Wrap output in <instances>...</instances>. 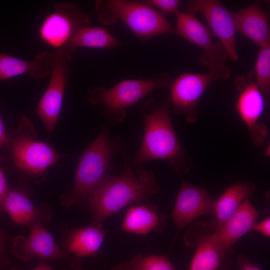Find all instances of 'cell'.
Here are the masks:
<instances>
[{
	"mask_svg": "<svg viewBox=\"0 0 270 270\" xmlns=\"http://www.w3.org/2000/svg\"><path fill=\"white\" fill-rule=\"evenodd\" d=\"M154 172L143 170L137 174L126 167L119 176H110L88 198L94 222L102 224L108 216L132 202H144L156 193Z\"/></svg>",
	"mask_w": 270,
	"mask_h": 270,
	"instance_id": "obj_2",
	"label": "cell"
},
{
	"mask_svg": "<svg viewBox=\"0 0 270 270\" xmlns=\"http://www.w3.org/2000/svg\"><path fill=\"white\" fill-rule=\"evenodd\" d=\"M8 192V190L6 180L4 174L0 168V212H4V202Z\"/></svg>",
	"mask_w": 270,
	"mask_h": 270,
	"instance_id": "obj_28",
	"label": "cell"
},
{
	"mask_svg": "<svg viewBox=\"0 0 270 270\" xmlns=\"http://www.w3.org/2000/svg\"><path fill=\"white\" fill-rule=\"evenodd\" d=\"M36 138L30 120L24 116L8 142L15 166L33 176L41 174L62 156L48 143Z\"/></svg>",
	"mask_w": 270,
	"mask_h": 270,
	"instance_id": "obj_6",
	"label": "cell"
},
{
	"mask_svg": "<svg viewBox=\"0 0 270 270\" xmlns=\"http://www.w3.org/2000/svg\"><path fill=\"white\" fill-rule=\"evenodd\" d=\"M121 44V41L106 28L88 26L80 28L75 34L68 48L74 51L78 47L108 48Z\"/></svg>",
	"mask_w": 270,
	"mask_h": 270,
	"instance_id": "obj_23",
	"label": "cell"
},
{
	"mask_svg": "<svg viewBox=\"0 0 270 270\" xmlns=\"http://www.w3.org/2000/svg\"><path fill=\"white\" fill-rule=\"evenodd\" d=\"M61 53V50L43 52L32 60L0 53V81L26 73L34 78H44L51 74Z\"/></svg>",
	"mask_w": 270,
	"mask_h": 270,
	"instance_id": "obj_15",
	"label": "cell"
},
{
	"mask_svg": "<svg viewBox=\"0 0 270 270\" xmlns=\"http://www.w3.org/2000/svg\"><path fill=\"white\" fill-rule=\"evenodd\" d=\"M126 264L131 270H176L168 258L164 256L139 254Z\"/></svg>",
	"mask_w": 270,
	"mask_h": 270,
	"instance_id": "obj_25",
	"label": "cell"
},
{
	"mask_svg": "<svg viewBox=\"0 0 270 270\" xmlns=\"http://www.w3.org/2000/svg\"><path fill=\"white\" fill-rule=\"evenodd\" d=\"M90 24L88 14L76 6L58 2L54 4V12L43 21L38 33L43 42L56 50L69 48L75 34Z\"/></svg>",
	"mask_w": 270,
	"mask_h": 270,
	"instance_id": "obj_8",
	"label": "cell"
},
{
	"mask_svg": "<svg viewBox=\"0 0 270 270\" xmlns=\"http://www.w3.org/2000/svg\"><path fill=\"white\" fill-rule=\"evenodd\" d=\"M170 102L166 100L158 104L150 99L140 106L144 135L134 160L138 164L153 160H168L174 172L184 174L188 170L190 162L172 122Z\"/></svg>",
	"mask_w": 270,
	"mask_h": 270,
	"instance_id": "obj_1",
	"label": "cell"
},
{
	"mask_svg": "<svg viewBox=\"0 0 270 270\" xmlns=\"http://www.w3.org/2000/svg\"><path fill=\"white\" fill-rule=\"evenodd\" d=\"M214 202L205 188L182 180L172 214L178 232L201 216L212 214Z\"/></svg>",
	"mask_w": 270,
	"mask_h": 270,
	"instance_id": "obj_13",
	"label": "cell"
},
{
	"mask_svg": "<svg viewBox=\"0 0 270 270\" xmlns=\"http://www.w3.org/2000/svg\"><path fill=\"white\" fill-rule=\"evenodd\" d=\"M8 140V136L7 135L2 121L0 117V148Z\"/></svg>",
	"mask_w": 270,
	"mask_h": 270,
	"instance_id": "obj_30",
	"label": "cell"
},
{
	"mask_svg": "<svg viewBox=\"0 0 270 270\" xmlns=\"http://www.w3.org/2000/svg\"><path fill=\"white\" fill-rule=\"evenodd\" d=\"M60 50L62 53L51 74L48 86L35 110L48 134L54 130L58 118L69 75L68 64L72 59L71 52Z\"/></svg>",
	"mask_w": 270,
	"mask_h": 270,
	"instance_id": "obj_11",
	"label": "cell"
},
{
	"mask_svg": "<svg viewBox=\"0 0 270 270\" xmlns=\"http://www.w3.org/2000/svg\"><path fill=\"white\" fill-rule=\"evenodd\" d=\"M112 270H131L130 269L126 264H121L120 265H118V266L114 268Z\"/></svg>",
	"mask_w": 270,
	"mask_h": 270,
	"instance_id": "obj_32",
	"label": "cell"
},
{
	"mask_svg": "<svg viewBox=\"0 0 270 270\" xmlns=\"http://www.w3.org/2000/svg\"><path fill=\"white\" fill-rule=\"evenodd\" d=\"M256 186L250 182H238L228 187L220 196L214 200L212 223L214 230L218 229L240 207L243 202L256 190Z\"/></svg>",
	"mask_w": 270,
	"mask_h": 270,
	"instance_id": "obj_18",
	"label": "cell"
},
{
	"mask_svg": "<svg viewBox=\"0 0 270 270\" xmlns=\"http://www.w3.org/2000/svg\"><path fill=\"white\" fill-rule=\"evenodd\" d=\"M143 2L152 7L155 6L163 12L169 14H176L180 3L178 0H146Z\"/></svg>",
	"mask_w": 270,
	"mask_h": 270,
	"instance_id": "obj_26",
	"label": "cell"
},
{
	"mask_svg": "<svg viewBox=\"0 0 270 270\" xmlns=\"http://www.w3.org/2000/svg\"><path fill=\"white\" fill-rule=\"evenodd\" d=\"M95 8L100 22L110 26L118 21L126 24L140 40L174 33L164 14L144 2L98 0Z\"/></svg>",
	"mask_w": 270,
	"mask_h": 270,
	"instance_id": "obj_3",
	"label": "cell"
},
{
	"mask_svg": "<svg viewBox=\"0 0 270 270\" xmlns=\"http://www.w3.org/2000/svg\"><path fill=\"white\" fill-rule=\"evenodd\" d=\"M229 253L222 248L210 234L204 236L198 241L189 270H218Z\"/></svg>",
	"mask_w": 270,
	"mask_h": 270,
	"instance_id": "obj_22",
	"label": "cell"
},
{
	"mask_svg": "<svg viewBox=\"0 0 270 270\" xmlns=\"http://www.w3.org/2000/svg\"><path fill=\"white\" fill-rule=\"evenodd\" d=\"M260 233L267 238L270 236V218L266 217L259 222H256L253 226L252 230Z\"/></svg>",
	"mask_w": 270,
	"mask_h": 270,
	"instance_id": "obj_27",
	"label": "cell"
},
{
	"mask_svg": "<svg viewBox=\"0 0 270 270\" xmlns=\"http://www.w3.org/2000/svg\"><path fill=\"white\" fill-rule=\"evenodd\" d=\"M254 70L255 82L268 104L270 90V44L260 47Z\"/></svg>",
	"mask_w": 270,
	"mask_h": 270,
	"instance_id": "obj_24",
	"label": "cell"
},
{
	"mask_svg": "<svg viewBox=\"0 0 270 270\" xmlns=\"http://www.w3.org/2000/svg\"><path fill=\"white\" fill-rule=\"evenodd\" d=\"M239 270H262L256 264L250 262L244 256H241L238 258Z\"/></svg>",
	"mask_w": 270,
	"mask_h": 270,
	"instance_id": "obj_29",
	"label": "cell"
},
{
	"mask_svg": "<svg viewBox=\"0 0 270 270\" xmlns=\"http://www.w3.org/2000/svg\"><path fill=\"white\" fill-rule=\"evenodd\" d=\"M106 232L102 224L94 222L86 226L70 231L66 238V248L77 259L95 255L104 242Z\"/></svg>",
	"mask_w": 270,
	"mask_h": 270,
	"instance_id": "obj_21",
	"label": "cell"
},
{
	"mask_svg": "<svg viewBox=\"0 0 270 270\" xmlns=\"http://www.w3.org/2000/svg\"><path fill=\"white\" fill-rule=\"evenodd\" d=\"M10 270H20L16 268H13ZM32 270H52L51 268L46 264L42 262L38 265Z\"/></svg>",
	"mask_w": 270,
	"mask_h": 270,
	"instance_id": "obj_31",
	"label": "cell"
},
{
	"mask_svg": "<svg viewBox=\"0 0 270 270\" xmlns=\"http://www.w3.org/2000/svg\"><path fill=\"white\" fill-rule=\"evenodd\" d=\"M219 80L216 74L187 72L180 74L170 86V102L177 114L184 115L190 123L198 118L197 105L207 88Z\"/></svg>",
	"mask_w": 270,
	"mask_h": 270,
	"instance_id": "obj_10",
	"label": "cell"
},
{
	"mask_svg": "<svg viewBox=\"0 0 270 270\" xmlns=\"http://www.w3.org/2000/svg\"><path fill=\"white\" fill-rule=\"evenodd\" d=\"M174 33L203 50L200 56V62L206 66L208 72L225 80L230 74L226 64L228 56L220 42L214 43L212 34L195 16L186 12L178 10L176 13Z\"/></svg>",
	"mask_w": 270,
	"mask_h": 270,
	"instance_id": "obj_7",
	"label": "cell"
},
{
	"mask_svg": "<svg viewBox=\"0 0 270 270\" xmlns=\"http://www.w3.org/2000/svg\"><path fill=\"white\" fill-rule=\"evenodd\" d=\"M12 252L17 258L26 261L33 256L41 260L70 259L56 244L51 234L40 224L30 226L27 236H16L13 240Z\"/></svg>",
	"mask_w": 270,
	"mask_h": 270,
	"instance_id": "obj_14",
	"label": "cell"
},
{
	"mask_svg": "<svg viewBox=\"0 0 270 270\" xmlns=\"http://www.w3.org/2000/svg\"><path fill=\"white\" fill-rule=\"evenodd\" d=\"M173 82L168 74L158 78L122 80L110 88H92L88 91L90 102L104 106V114L111 123L122 121L125 110L157 89L170 88Z\"/></svg>",
	"mask_w": 270,
	"mask_h": 270,
	"instance_id": "obj_5",
	"label": "cell"
},
{
	"mask_svg": "<svg viewBox=\"0 0 270 270\" xmlns=\"http://www.w3.org/2000/svg\"><path fill=\"white\" fill-rule=\"evenodd\" d=\"M258 215L256 208L246 198L230 218L210 234L222 248L230 252L233 245L252 230Z\"/></svg>",
	"mask_w": 270,
	"mask_h": 270,
	"instance_id": "obj_16",
	"label": "cell"
},
{
	"mask_svg": "<svg viewBox=\"0 0 270 270\" xmlns=\"http://www.w3.org/2000/svg\"><path fill=\"white\" fill-rule=\"evenodd\" d=\"M4 249V240L1 232H0V255L3 252Z\"/></svg>",
	"mask_w": 270,
	"mask_h": 270,
	"instance_id": "obj_33",
	"label": "cell"
},
{
	"mask_svg": "<svg viewBox=\"0 0 270 270\" xmlns=\"http://www.w3.org/2000/svg\"><path fill=\"white\" fill-rule=\"evenodd\" d=\"M236 31L260 47L270 44V29L267 14L258 2L233 12Z\"/></svg>",
	"mask_w": 270,
	"mask_h": 270,
	"instance_id": "obj_17",
	"label": "cell"
},
{
	"mask_svg": "<svg viewBox=\"0 0 270 270\" xmlns=\"http://www.w3.org/2000/svg\"><path fill=\"white\" fill-rule=\"evenodd\" d=\"M184 12H200L206 18L212 34L216 36L224 49L228 58L238 61L236 32L233 12L217 0H190L185 4Z\"/></svg>",
	"mask_w": 270,
	"mask_h": 270,
	"instance_id": "obj_9",
	"label": "cell"
},
{
	"mask_svg": "<svg viewBox=\"0 0 270 270\" xmlns=\"http://www.w3.org/2000/svg\"><path fill=\"white\" fill-rule=\"evenodd\" d=\"M165 226L164 215L156 206L140 205L128 210L121 228L127 232L146 236L152 232H160Z\"/></svg>",
	"mask_w": 270,
	"mask_h": 270,
	"instance_id": "obj_19",
	"label": "cell"
},
{
	"mask_svg": "<svg viewBox=\"0 0 270 270\" xmlns=\"http://www.w3.org/2000/svg\"><path fill=\"white\" fill-rule=\"evenodd\" d=\"M116 152L107 130H104L82 154L73 189L63 197L62 204L68 206L87 202L92 192L110 176L112 160Z\"/></svg>",
	"mask_w": 270,
	"mask_h": 270,
	"instance_id": "obj_4",
	"label": "cell"
},
{
	"mask_svg": "<svg viewBox=\"0 0 270 270\" xmlns=\"http://www.w3.org/2000/svg\"><path fill=\"white\" fill-rule=\"evenodd\" d=\"M74 270H82L79 267V266H78Z\"/></svg>",
	"mask_w": 270,
	"mask_h": 270,
	"instance_id": "obj_34",
	"label": "cell"
},
{
	"mask_svg": "<svg viewBox=\"0 0 270 270\" xmlns=\"http://www.w3.org/2000/svg\"><path fill=\"white\" fill-rule=\"evenodd\" d=\"M4 212L8 213L12 221L18 224L32 226L40 224L48 217L46 207L36 206L22 192L8 190L3 204Z\"/></svg>",
	"mask_w": 270,
	"mask_h": 270,
	"instance_id": "obj_20",
	"label": "cell"
},
{
	"mask_svg": "<svg viewBox=\"0 0 270 270\" xmlns=\"http://www.w3.org/2000/svg\"><path fill=\"white\" fill-rule=\"evenodd\" d=\"M236 80V87L240 90L236 104L238 114L246 126L252 142L262 146L268 134L266 126L260 122L266 104L265 98L254 81Z\"/></svg>",
	"mask_w": 270,
	"mask_h": 270,
	"instance_id": "obj_12",
	"label": "cell"
}]
</instances>
